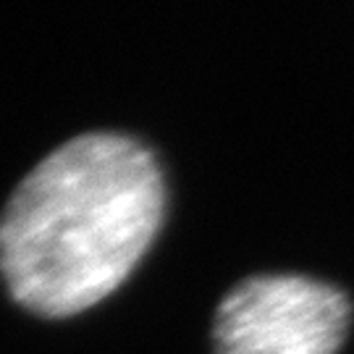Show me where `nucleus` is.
<instances>
[{"label": "nucleus", "mask_w": 354, "mask_h": 354, "mask_svg": "<svg viewBox=\"0 0 354 354\" xmlns=\"http://www.w3.org/2000/svg\"><path fill=\"white\" fill-rule=\"evenodd\" d=\"M165 176L131 134L89 129L26 171L0 210V279L39 317H71L111 297L160 234Z\"/></svg>", "instance_id": "nucleus-1"}, {"label": "nucleus", "mask_w": 354, "mask_h": 354, "mask_svg": "<svg viewBox=\"0 0 354 354\" xmlns=\"http://www.w3.org/2000/svg\"><path fill=\"white\" fill-rule=\"evenodd\" d=\"M349 320V297L326 281L250 276L215 307L213 354H336Z\"/></svg>", "instance_id": "nucleus-2"}]
</instances>
